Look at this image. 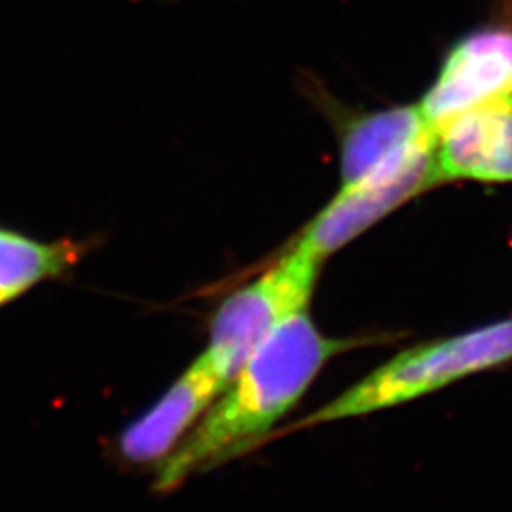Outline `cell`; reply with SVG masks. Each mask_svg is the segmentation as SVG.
I'll list each match as a JSON object with an SVG mask.
<instances>
[{
  "mask_svg": "<svg viewBox=\"0 0 512 512\" xmlns=\"http://www.w3.org/2000/svg\"><path fill=\"white\" fill-rule=\"evenodd\" d=\"M435 184H440V179L431 154L397 179L340 188L329 205L302 228L291 249L323 264L376 222Z\"/></svg>",
  "mask_w": 512,
  "mask_h": 512,
  "instance_id": "cell-6",
  "label": "cell"
},
{
  "mask_svg": "<svg viewBox=\"0 0 512 512\" xmlns=\"http://www.w3.org/2000/svg\"><path fill=\"white\" fill-rule=\"evenodd\" d=\"M338 129L340 188L397 179L433 154V129L418 105L348 116Z\"/></svg>",
  "mask_w": 512,
  "mask_h": 512,
  "instance_id": "cell-5",
  "label": "cell"
},
{
  "mask_svg": "<svg viewBox=\"0 0 512 512\" xmlns=\"http://www.w3.org/2000/svg\"><path fill=\"white\" fill-rule=\"evenodd\" d=\"M370 344H378V338L325 336L308 310L287 317L251 353L175 452L160 463L154 490L169 494L190 476L255 448L293 410L332 357Z\"/></svg>",
  "mask_w": 512,
  "mask_h": 512,
  "instance_id": "cell-1",
  "label": "cell"
},
{
  "mask_svg": "<svg viewBox=\"0 0 512 512\" xmlns=\"http://www.w3.org/2000/svg\"><path fill=\"white\" fill-rule=\"evenodd\" d=\"M224 389L226 385L200 355L171 384L164 397L122 433L120 454L131 463H162Z\"/></svg>",
  "mask_w": 512,
  "mask_h": 512,
  "instance_id": "cell-8",
  "label": "cell"
},
{
  "mask_svg": "<svg viewBox=\"0 0 512 512\" xmlns=\"http://www.w3.org/2000/svg\"><path fill=\"white\" fill-rule=\"evenodd\" d=\"M433 158L440 183H512V99L442 122L433 131Z\"/></svg>",
  "mask_w": 512,
  "mask_h": 512,
  "instance_id": "cell-7",
  "label": "cell"
},
{
  "mask_svg": "<svg viewBox=\"0 0 512 512\" xmlns=\"http://www.w3.org/2000/svg\"><path fill=\"white\" fill-rule=\"evenodd\" d=\"M511 361L512 317L450 338L418 344L397 353L348 391L293 423L287 433L410 403L461 378Z\"/></svg>",
  "mask_w": 512,
  "mask_h": 512,
  "instance_id": "cell-2",
  "label": "cell"
},
{
  "mask_svg": "<svg viewBox=\"0 0 512 512\" xmlns=\"http://www.w3.org/2000/svg\"><path fill=\"white\" fill-rule=\"evenodd\" d=\"M505 99H512V23H497L459 38L418 107L435 131L456 114Z\"/></svg>",
  "mask_w": 512,
  "mask_h": 512,
  "instance_id": "cell-4",
  "label": "cell"
},
{
  "mask_svg": "<svg viewBox=\"0 0 512 512\" xmlns=\"http://www.w3.org/2000/svg\"><path fill=\"white\" fill-rule=\"evenodd\" d=\"M88 251L86 239L42 241L0 226V308L71 272Z\"/></svg>",
  "mask_w": 512,
  "mask_h": 512,
  "instance_id": "cell-9",
  "label": "cell"
},
{
  "mask_svg": "<svg viewBox=\"0 0 512 512\" xmlns=\"http://www.w3.org/2000/svg\"><path fill=\"white\" fill-rule=\"evenodd\" d=\"M323 264L289 247L253 281L220 302L202 355L228 384L272 332L296 311L310 310Z\"/></svg>",
  "mask_w": 512,
  "mask_h": 512,
  "instance_id": "cell-3",
  "label": "cell"
}]
</instances>
